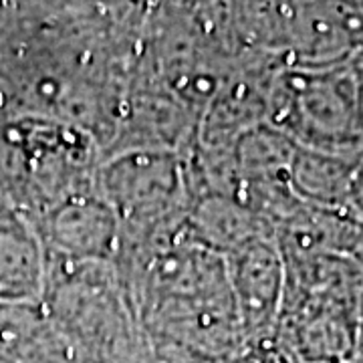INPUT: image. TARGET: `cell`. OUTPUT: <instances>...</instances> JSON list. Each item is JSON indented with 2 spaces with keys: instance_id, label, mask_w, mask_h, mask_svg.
<instances>
[{
  "instance_id": "obj_6",
  "label": "cell",
  "mask_w": 363,
  "mask_h": 363,
  "mask_svg": "<svg viewBox=\"0 0 363 363\" xmlns=\"http://www.w3.org/2000/svg\"><path fill=\"white\" fill-rule=\"evenodd\" d=\"M47 250L37 224L4 206L0 210V303H43Z\"/></svg>"
},
{
  "instance_id": "obj_3",
  "label": "cell",
  "mask_w": 363,
  "mask_h": 363,
  "mask_svg": "<svg viewBox=\"0 0 363 363\" xmlns=\"http://www.w3.org/2000/svg\"><path fill=\"white\" fill-rule=\"evenodd\" d=\"M267 128L301 150L359 162V83L351 67L277 69L267 93Z\"/></svg>"
},
{
  "instance_id": "obj_1",
  "label": "cell",
  "mask_w": 363,
  "mask_h": 363,
  "mask_svg": "<svg viewBox=\"0 0 363 363\" xmlns=\"http://www.w3.org/2000/svg\"><path fill=\"white\" fill-rule=\"evenodd\" d=\"M116 269L152 345L224 357L248 343L226 259L188 230L168 247L121 260Z\"/></svg>"
},
{
  "instance_id": "obj_4",
  "label": "cell",
  "mask_w": 363,
  "mask_h": 363,
  "mask_svg": "<svg viewBox=\"0 0 363 363\" xmlns=\"http://www.w3.org/2000/svg\"><path fill=\"white\" fill-rule=\"evenodd\" d=\"M247 339H264L283 311L285 260L277 236H259L224 255Z\"/></svg>"
},
{
  "instance_id": "obj_5",
  "label": "cell",
  "mask_w": 363,
  "mask_h": 363,
  "mask_svg": "<svg viewBox=\"0 0 363 363\" xmlns=\"http://www.w3.org/2000/svg\"><path fill=\"white\" fill-rule=\"evenodd\" d=\"M35 224L49 260L116 264L119 226L113 210L97 192L67 200Z\"/></svg>"
},
{
  "instance_id": "obj_2",
  "label": "cell",
  "mask_w": 363,
  "mask_h": 363,
  "mask_svg": "<svg viewBox=\"0 0 363 363\" xmlns=\"http://www.w3.org/2000/svg\"><path fill=\"white\" fill-rule=\"evenodd\" d=\"M101 162L99 142L77 125L25 113L0 119V196L33 222L97 192Z\"/></svg>"
}]
</instances>
